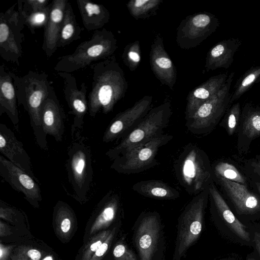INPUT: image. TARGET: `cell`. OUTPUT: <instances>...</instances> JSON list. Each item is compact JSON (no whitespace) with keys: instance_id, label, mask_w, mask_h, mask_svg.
Returning a JSON list of instances; mask_svg holds the SVG:
<instances>
[{"instance_id":"38","label":"cell","mask_w":260,"mask_h":260,"mask_svg":"<svg viewBox=\"0 0 260 260\" xmlns=\"http://www.w3.org/2000/svg\"><path fill=\"white\" fill-rule=\"evenodd\" d=\"M41 257L39 250L26 246H18L11 256L12 260H40Z\"/></svg>"},{"instance_id":"24","label":"cell","mask_w":260,"mask_h":260,"mask_svg":"<svg viewBox=\"0 0 260 260\" xmlns=\"http://www.w3.org/2000/svg\"><path fill=\"white\" fill-rule=\"evenodd\" d=\"M17 100L13 79L10 71L0 67V116L6 114L15 127L19 121Z\"/></svg>"},{"instance_id":"36","label":"cell","mask_w":260,"mask_h":260,"mask_svg":"<svg viewBox=\"0 0 260 260\" xmlns=\"http://www.w3.org/2000/svg\"><path fill=\"white\" fill-rule=\"evenodd\" d=\"M214 170L217 176L222 177L239 183H245V179L241 173L231 164L224 162H219L215 166Z\"/></svg>"},{"instance_id":"42","label":"cell","mask_w":260,"mask_h":260,"mask_svg":"<svg viewBox=\"0 0 260 260\" xmlns=\"http://www.w3.org/2000/svg\"><path fill=\"white\" fill-rule=\"evenodd\" d=\"M18 214V211L13 207L0 201V218L10 222H13Z\"/></svg>"},{"instance_id":"17","label":"cell","mask_w":260,"mask_h":260,"mask_svg":"<svg viewBox=\"0 0 260 260\" xmlns=\"http://www.w3.org/2000/svg\"><path fill=\"white\" fill-rule=\"evenodd\" d=\"M0 152L10 162L26 172L39 183L32 170L30 159L13 131L5 124L0 123Z\"/></svg>"},{"instance_id":"28","label":"cell","mask_w":260,"mask_h":260,"mask_svg":"<svg viewBox=\"0 0 260 260\" xmlns=\"http://www.w3.org/2000/svg\"><path fill=\"white\" fill-rule=\"evenodd\" d=\"M83 29L77 22L71 4L68 2L59 33L57 47H64L80 39Z\"/></svg>"},{"instance_id":"30","label":"cell","mask_w":260,"mask_h":260,"mask_svg":"<svg viewBox=\"0 0 260 260\" xmlns=\"http://www.w3.org/2000/svg\"><path fill=\"white\" fill-rule=\"evenodd\" d=\"M161 0H131L126 6L131 15L136 19H146L156 14Z\"/></svg>"},{"instance_id":"14","label":"cell","mask_w":260,"mask_h":260,"mask_svg":"<svg viewBox=\"0 0 260 260\" xmlns=\"http://www.w3.org/2000/svg\"><path fill=\"white\" fill-rule=\"evenodd\" d=\"M0 175L15 190L22 193L32 206L39 207L42 200L39 183L2 155L0 156Z\"/></svg>"},{"instance_id":"8","label":"cell","mask_w":260,"mask_h":260,"mask_svg":"<svg viewBox=\"0 0 260 260\" xmlns=\"http://www.w3.org/2000/svg\"><path fill=\"white\" fill-rule=\"evenodd\" d=\"M209 194L208 187L194 196L179 216L172 260H181L200 238Z\"/></svg>"},{"instance_id":"47","label":"cell","mask_w":260,"mask_h":260,"mask_svg":"<svg viewBox=\"0 0 260 260\" xmlns=\"http://www.w3.org/2000/svg\"><path fill=\"white\" fill-rule=\"evenodd\" d=\"M42 260H54L53 257L51 255H47Z\"/></svg>"},{"instance_id":"6","label":"cell","mask_w":260,"mask_h":260,"mask_svg":"<svg viewBox=\"0 0 260 260\" xmlns=\"http://www.w3.org/2000/svg\"><path fill=\"white\" fill-rule=\"evenodd\" d=\"M68 149L65 166L74 198L81 204L87 201L93 184L91 152L85 138L76 134Z\"/></svg>"},{"instance_id":"21","label":"cell","mask_w":260,"mask_h":260,"mask_svg":"<svg viewBox=\"0 0 260 260\" xmlns=\"http://www.w3.org/2000/svg\"><path fill=\"white\" fill-rule=\"evenodd\" d=\"M121 211L120 195L114 190H110L98 204L96 215L91 225L90 234L106 230L117 218L119 219Z\"/></svg>"},{"instance_id":"45","label":"cell","mask_w":260,"mask_h":260,"mask_svg":"<svg viewBox=\"0 0 260 260\" xmlns=\"http://www.w3.org/2000/svg\"><path fill=\"white\" fill-rule=\"evenodd\" d=\"M254 242L256 247V249L260 254V233L258 232L254 233Z\"/></svg>"},{"instance_id":"48","label":"cell","mask_w":260,"mask_h":260,"mask_svg":"<svg viewBox=\"0 0 260 260\" xmlns=\"http://www.w3.org/2000/svg\"><path fill=\"white\" fill-rule=\"evenodd\" d=\"M256 184L257 189L260 193V183H256Z\"/></svg>"},{"instance_id":"35","label":"cell","mask_w":260,"mask_h":260,"mask_svg":"<svg viewBox=\"0 0 260 260\" xmlns=\"http://www.w3.org/2000/svg\"><path fill=\"white\" fill-rule=\"evenodd\" d=\"M112 228L102 231L93 236L86 243L82 252L81 260H89L94 253L107 239Z\"/></svg>"},{"instance_id":"46","label":"cell","mask_w":260,"mask_h":260,"mask_svg":"<svg viewBox=\"0 0 260 260\" xmlns=\"http://www.w3.org/2000/svg\"><path fill=\"white\" fill-rule=\"evenodd\" d=\"M254 171L259 175H260V160L253 165Z\"/></svg>"},{"instance_id":"12","label":"cell","mask_w":260,"mask_h":260,"mask_svg":"<svg viewBox=\"0 0 260 260\" xmlns=\"http://www.w3.org/2000/svg\"><path fill=\"white\" fill-rule=\"evenodd\" d=\"M219 24L216 16L209 12H200L187 16L178 27L177 44L183 49L194 48L213 33Z\"/></svg>"},{"instance_id":"31","label":"cell","mask_w":260,"mask_h":260,"mask_svg":"<svg viewBox=\"0 0 260 260\" xmlns=\"http://www.w3.org/2000/svg\"><path fill=\"white\" fill-rule=\"evenodd\" d=\"M260 77V66H252L237 80L231 94L230 104L238 100L254 84Z\"/></svg>"},{"instance_id":"25","label":"cell","mask_w":260,"mask_h":260,"mask_svg":"<svg viewBox=\"0 0 260 260\" xmlns=\"http://www.w3.org/2000/svg\"><path fill=\"white\" fill-rule=\"evenodd\" d=\"M77 4L83 24L88 30H98L110 20V14L103 5L88 0H77Z\"/></svg>"},{"instance_id":"40","label":"cell","mask_w":260,"mask_h":260,"mask_svg":"<svg viewBox=\"0 0 260 260\" xmlns=\"http://www.w3.org/2000/svg\"><path fill=\"white\" fill-rule=\"evenodd\" d=\"M241 114L240 105L237 103L229 110L226 118L228 131L230 135H232L239 122Z\"/></svg>"},{"instance_id":"10","label":"cell","mask_w":260,"mask_h":260,"mask_svg":"<svg viewBox=\"0 0 260 260\" xmlns=\"http://www.w3.org/2000/svg\"><path fill=\"white\" fill-rule=\"evenodd\" d=\"M173 138L171 135L163 134L119 155L113 160L110 168L118 173L127 175L149 169L158 164L155 157L158 149Z\"/></svg>"},{"instance_id":"15","label":"cell","mask_w":260,"mask_h":260,"mask_svg":"<svg viewBox=\"0 0 260 260\" xmlns=\"http://www.w3.org/2000/svg\"><path fill=\"white\" fill-rule=\"evenodd\" d=\"M57 74L63 80L64 99L70 109V113L74 116L71 126V135L74 137L83 127L84 116L88 111L87 87L83 82L79 89L76 80L71 73L58 72Z\"/></svg>"},{"instance_id":"49","label":"cell","mask_w":260,"mask_h":260,"mask_svg":"<svg viewBox=\"0 0 260 260\" xmlns=\"http://www.w3.org/2000/svg\"><path fill=\"white\" fill-rule=\"evenodd\" d=\"M256 83H260V77L256 80Z\"/></svg>"},{"instance_id":"3","label":"cell","mask_w":260,"mask_h":260,"mask_svg":"<svg viewBox=\"0 0 260 260\" xmlns=\"http://www.w3.org/2000/svg\"><path fill=\"white\" fill-rule=\"evenodd\" d=\"M117 48L115 35L103 28L94 31L91 38L81 43L72 53L59 58L54 69L57 72L71 73L113 56Z\"/></svg>"},{"instance_id":"18","label":"cell","mask_w":260,"mask_h":260,"mask_svg":"<svg viewBox=\"0 0 260 260\" xmlns=\"http://www.w3.org/2000/svg\"><path fill=\"white\" fill-rule=\"evenodd\" d=\"M41 118L45 134L51 136L57 142L61 141L64 132L66 115L53 87L42 105Z\"/></svg>"},{"instance_id":"1","label":"cell","mask_w":260,"mask_h":260,"mask_svg":"<svg viewBox=\"0 0 260 260\" xmlns=\"http://www.w3.org/2000/svg\"><path fill=\"white\" fill-rule=\"evenodd\" d=\"M91 89L88 96V113L92 117L100 111L108 114L124 97L128 88L124 73L114 56L90 66Z\"/></svg>"},{"instance_id":"41","label":"cell","mask_w":260,"mask_h":260,"mask_svg":"<svg viewBox=\"0 0 260 260\" xmlns=\"http://www.w3.org/2000/svg\"><path fill=\"white\" fill-rule=\"evenodd\" d=\"M23 1L24 4V6L22 4V10L27 12L42 10L49 5L48 0H26Z\"/></svg>"},{"instance_id":"9","label":"cell","mask_w":260,"mask_h":260,"mask_svg":"<svg viewBox=\"0 0 260 260\" xmlns=\"http://www.w3.org/2000/svg\"><path fill=\"white\" fill-rule=\"evenodd\" d=\"M234 75V72L230 73L222 87L186 120L185 126L190 133L194 135L207 133L225 113L230 104V89Z\"/></svg>"},{"instance_id":"34","label":"cell","mask_w":260,"mask_h":260,"mask_svg":"<svg viewBox=\"0 0 260 260\" xmlns=\"http://www.w3.org/2000/svg\"><path fill=\"white\" fill-rule=\"evenodd\" d=\"M122 58L123 62L131 71L137 69L141 60V48L139 41H135L125 46Z\"/></svg>"},{"instance_id":"23","label":"cell","mask_w":260,"mask_h":260,"mask_svg":"<svg viewBox=\"0 0 260 260\" xmlns=\"http://www.w3.org/2000/svg\"><path fill=\"white\" fill-rule=\"evenodd\" d=\"M217 177L239 213L251 214L260 210L259 199L250 192L244 185L222 177Z\"/></svg>"},{"instance_id":"39","label":"cell","mask_w":260,"mask_h":260,"mask_svg":"<svg viewBox=\"0 0 260 260\" xmlns=\"http://www.w3.org/2000/svg\"><path fill=\"white\" fill-rule=\"evenodd\" d=\"M120 222L117 223L112 228V231L107 239L94 253L89 260H102L110 247L113 240L119 231Z\"/></svg>"},{"instance_id":"20","label":"cell","mask_w":260,"mask_h":260,"mask_svg":"<svg viewBox=\"0 0 260 260\" xmlns=\"http://www.w3.org/2000/svg\"><path fill=\"white\" fill-rule=\"evenodd\" d=\"M228 76L227 73H224L212 76L189 92L186 99L185 120L189 118L201 105L213 96L222 87Z\"/></svg>"},{"instance_id":"7","label":"cell","mask_w":260,"mask_h":260,"mask_svg":"<svg viewBox=\"0 0 260 260\" xmlns=\"http://www.w3.org/2000/svg\"><path fill=\"white\" fill-rule=\"evenodd\" d=\"M172 114L169 101L152 108L135 128L117 145L107 151L106 155L113 160L119 155L162 135Z\"/></svg>"},{"instance_id":"13","label":"cell","mask_w":260,"mask_h":260,"mask_svg":"<svg viewBox=\"0 0 260 260\" xmlns=\"http://www.w3.org/2000/svg\"><path fill=\"white\" fill-rule=\"evenodd\" d=\"M153 97L145 95L134 105L117 114L105 131L103 141L108 143L127 136L152 108Z\"/></svg>"},{"instance_id":"29","label":"cell","mask_w":260,"mask_h":260,"mask_svg":"<svg viewBox=\"0 0 260 260\" xmlns=\"http://www.w3.org/2000/svg\"><path fill=\"white\" fill-rule=\"evenodd\" d=\"M54 221L58 235L67 238L72 233L75 222L73 210L63 201H58L54 209Z\"/></svg>"},{"instance_id":"2","label":"cell","mask_w":260,"mask_h":260,"mask_svg":"<svg viewBox=\"0 0 260 260\" xmlns=\"http://www.w3.org/2000/svg\"><path fill=\"white\" fill-rule=\"evenodd\" d=\"M15 89L17 103L22 105L27 112L38 145L47 150L46 135L41 122L42 105L52 87L45 72L29 71L23 76H19L10 71Z\"/></svg>"},{"instance_id":"27","label":"cell","mask_w":260,"mask_h":260,"mask_svg":"<svg viewBox=\"0 0 260 260\" xmlns=\"http://www.w3.org/2000/svg\"><path fill=\"white\" fill-rule=\"evenodd\" d=\"M132 189L140 195L157 200H175L180 197L177 189L161 180L141 181L134 184Z\"/></svg>"},{"instance_id":"5","label":"cell","mask_w":260,"mask_h":260,"mask_svg":"<svg viewBox=\"0 0 260 260\" xmlns=\"http://www.w3.org/2000/svg\"><path fill=\"white\" fill-rule=\"evenodd\" d=\"M132 241L139 260H165L166 239L159 214L142 212L132 228Z\"/></svg>"},{"instance_id":"32","label":"cell","mask_w":260,"mask_h":260,"mask_svg":"<svg viewBox=\"0 0 260 260\" xmlns=\"http://www.w3.org/2000/svg\"><path fill=\"white\" fill-rule=\"evenodd\" d=\"M18 11L32 34L35 33L36 28L45 26L50 15L51 4L42 10L27 12L22 10V1H18Z\"/></svg>"},{"instance_id":"44","label":"cell","mask_w":260,"mask_h":260,"mask_svg":"<svg viewBox=\"0 0 260 260\" xmlns=\"http://www.w3.org/2000/svg\"><path fill=\"white\" fill-rule=\"evenodd\" d=\"M11 234L10 228L4 223L0 221V236L1 237L9 235Z\"/></svg>"},{"instance_id":"11","label":"cell","mask_w":260,"mask_h":260,"mask_svg":"<svg viewBox=\"0 0 260 260\" xmlns=\"http://www.w3.org/2000/svg\"><path fill=\"white\" fill-rule=\"evenodd\" d=\"M16 4L0 14V55L6 61L19 65L22 54V30L25 24L14 9Z\"/></svg>"},{"instance_id":"26","label":"cell","mask_w":260,"mask_h":260,"mask_svg":"<svg viewBox=\"0 0 260 260\" xmlns=\"http://www.w3.org/2000/svg\"><path fill=\"white\" fill-rule=\"evenodd\" d=\"M209 192L222 218L231 230L242 240H250V234L243 224L233 213L213 183L209 186Z\"/></svg>"},{"instance_id":"33","label":"cell","mask_w":260,"mask_h":260,"mask_svg":"<svg viewBox=\"0 0 260 260\" xmlns=\"http://www.w3.org/2000/svg\"><path fill=\"white\" fill-rule=\"evenodd\" d=\"M244 133L252 138L260 135V107L247 105L244 108Z\"/></svg>"},{"instance_id":"43","label":"cell","mask_w":260,"mask_h":260,"mask_svg":"<svg viewBox=\"0 0 260 260\" xmlns=\"http://www.w3.org/2000/svg\"><path fill=\"white\" fill-rule=\"evenodd\" d=\"M14 246H6L0 243V260H8Z\"/></svg>"},{"instance_id":"22","label":"cell","mask_w":260,"mask_h":260,"mask_svg":"<svg viewBox=\"0 0 260 260\" xmlns=\"http://www.w3.org/2000/svg\"><path fill=\"white\" fill-rule=\"evenodd\" d=\"M241 44L240 40L234 38L223 40L216 44L207 54L205 65L206 71L228 69L233 62L234 55Z\"/></svg>"},{"instance_id":"37","label":"cell","mask_w":260,"mask_h":260,"mask_svg":"<svg viewBox=\"0 0 260 260\" xmlns=\"http://www.w3.org/2000/svg\"><path fill=\"white\" fill-rule=\"evenodd\" d=\"M112 254L114 260H139L135 252L129 247L124 235L115 243Z\"/></svg>"},{"instance_id":"16","label":"cell","mask_w":260,"mask_h":260,"mask_svg":"<svg viewBox=\"0 0 260 260\" xmlns=\"http://www.w3.org/2000/svg\"><path fill=\"white\" fill-rule=\"evenodd\" d=\"M150 63L155 77L173 90L177 81L175 67L167 52L160 34H157L151 45Z\"/></svg>"},{"instance_id":"19","label":"cell","mask_w":260,"mask_h":260,"mask_svg":"<svg viewBox=\"0 0 260 260\" xmlns=\"http://www.w3.org/2000/svg\"><path fill=\"white\" fill-rule=\"evenodd\" d=\"M68 0H54L51 7L47 23L44 27L42 48L48 58L57 50L59 33L62 23Z\"/></svg>"},{"instance_id":"4","label":"cell","mask_w":260,"mask_h":260,"mask_svg":"<svg viewBox=\"0 0 260 260\" xmlns=\"http://www.w3.org/2000/svg\"><path fill=\"white\" fill-rule=\"evenodd\" d=\"M176 177L190 195H197L208 188L211 172L205 152L196 144L188 143L174 162Z\"/></svg>"}]
</instances>
